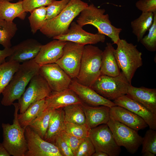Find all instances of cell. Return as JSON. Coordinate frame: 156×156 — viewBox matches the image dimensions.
I'll return each instance as SVG.
<instances>
[{
    "instance_id": "16",
    "label": "cell",
    "mask_w": 156,
    "mask_h": 156,
    "mask_svg": "<svg viewBox=\"0 0 156 156\" xmlns=\"http://www.w3.org/2000/svg\"><path fill=\"white\" fill-rule=\"evenodd\" d=\"M42 45L36 39L29 38L14 45L11 48L12 52L7 61L19 63L34 59Z\"/></svg>"
},
{
    "instance_id": "14",
    "label": "cell",
    "mask_w": 156,
    "mask_h": 156,
    "mask_svg": "<svg viewBox=\"0 0 156 156\" xmlns=\"http://www.w3.org/2000/svg\"><path fill=\"white\" fill-rule=\"evenodd\" d=\"M70 26V27L66 34L53 38L71 42L83 46L95 44L105 41V36L104 35L98 33L94 34L87 32L74 21L72 22Z\"/></svg>"
},
{
    "instance_id": "40",
    "label": "cell",
    "mask_w": 156,
    "mask_h": 156,
    "mask_svg": "<svg viewBox=\"0 0 156 156\" xmlns=\"http://www.w3.org/2000/svg\"><path fill=\"white\" fill-rule=\"evenodd\" d=\"M60 134L66 142L74 155V153L84 138L77 137L67 133L64 130L61 131Z\"/></svg>"
},
{
    "instance_id": "31",
    "label": "cell",
    "mask_w": 156,
    "mask_h": 156,
    "mask_svg": "<svg viewBox=\"0 0 156 156\" xmlns=\"http://www.w3.org/2000/svg\"><path fill=\"white\" fill-rule=\"evenodd\" d=\"M82 103L72 104L63 108L65 122L86 124L85 116Z\"/></svg>"
},
{
    "instance_id": "15",
    "label": "cell",
    "mask_w": 156,
    "mask_h": 156,
    "mask_svg": "<svg viewBox=\"0 0 156 156\" xmlns=\"http://www.w3.org/2000/svg\"><path fill=\"white\" fill-rule=\"evenodd\" d=\"M69 88L83 103L95 107L104 105L110 108L117 105L113 102L99 94L91 88L79 83L76 79L72 80Z\"/></svg>"
},
{
    "instance_id": "33",
    "label": "cell",
    "mask_w": 156,
    "mask_h": 156,
    "mask_svg": "<svg viewBox=\"0 0 156 156\" xmlns=\"http://www.w3.org/2000/svg\"><path fill=\"white\" fill-rule=\"evenodd\" d=\"M148 30V34L140 42L148 50L154 52L156 50V12L154 13L153 22Z\"/></svg>"
},
{
    "instance_id": "34",
    "label": "cell",
    "mask_w": 156,
    "mask_h": 156,
    "mask_svg": "<svg viewBox=\"0 0 156 156\" xmlns=\"http://www.w3.org/2000/svg\"><path fill=\"white\" fill-rule=\"evenodd\" d=\"M90 129L86 124H79L65 121L64 131L77 137L84 138L88 137Z\"/></svg>"
},
{
    "instance_id": "11",
    "label": "cell",
    "mask_w": 156,
    "mask_h": 156,
    "mask_svg": "<svg viewBox=\"0 0 156 156\" xmlns=\"http://www.w3.org/2000/svg\"><path fill=\"white\" fill-rule=\"evenodd\" d=\"M84 46L67 41L62 55L55 63L71 79H76L79 74Z\"/></svg>"
},
{
    "instance_id": "21",
    "label": "cell",
    "mask_w": 156,
    "mask_h": 156,
    "mask_svg": "<svg viewBox=\"0 0 156 156\" xmlns=\"http://www.w3.org/2000/svg\"><path fill=\"white\" fill-rule=\"evenodd\" d=\"M86 118V124L90 129L100 125L107 124L110 118V108L104 105L92 106L82 103Z\"/></svg>"
},
{
    "instance_id": "22",
    "label": "cell",
    "mask_w": 156,
    "mask_h": 156,
    "mask_svg": "<svg viewBox=\"0 0 156 156\" xmlns=\"http://www.w3.org/2000/svg\"><path fill=\"white\" fill-rule=\"evenodd\" d=\"M156 115V89L130 85L127 94Z\"/></svg>"
},
{
    "instance_id": "41",
    "label": "cell",
    "mask_w": 156,
    "mask_h": 156,
    "mask_svg": "<svg viewBox=\"0 0 156 156\" xmlns=\"http://www.w3.org/2000/svg\"><path fill=\"white\" fill-rule=\"evenodd\" d=\"M138 9L142 12H156V0H139L135 3Z\"/></svg>"
},
{
    "instance_id": "35",
    "label": "cell",
    "mask_w": 156,
    "mask_h": 156,
    "mask_svg": "<svg viewBox=\"0 0 156 156\" xmlns=\"http://www.w3.org/2000/svg\"><path fill=\"white\" fill-rule=\"evenodd\" d=\"M142 154L146 151H150L156 154V131L152 129L146 131L142 138Z\"/></svg>"
},
{
    "instance_id": "36",
    "label": "cell",
    "mask_w": 156,
    "mask_h": 156,
    "mask_svg": "<svg viewBox=\"0 0 156 156\" xmlns=\"http://www.w3.org/2000/svg\"><path fill=\"white\" fill-rule=\"evenodd\" d=\"M70 0L53 1L47 7V20L53 18L58 15L63 10Z\"/></svg>"
},
{
    "instance_id": "5",
    "label": "cell",
    "mask_w": 156,
    "mask_h": 156,
    "mask_svg": "<svg viewBox=\"0 0 156 156\" xmlns=\"http://www.w3.org/2000/svg\"><path fill=\"white\" fill-rule=\"evenodd\" d=\"M102 53L98 47L92 44L84 46L79 73L75 79L79 83L91 87L101 75Z\"/></svg>"
},
{
    "instance_id": "42",
    "label": "cell",
    "mask_w": 156,
    "mask_h": 156,
    "mask_svg": "<svg viewBox=\"0 0 156 156\" xmlns=\"http://www.w3.org/2000/svg\"><path fill=\"white\" fill-rule=\"evenodd\" d=\"M12 52L11 47L0 49V65L6 62V58L9 57Z\"/></svg>"
},
{
    "instance_id": "17",
    "label": "cell",
    "mask_w": 156,
    "mask_h": 156,
    "mask_svg": "<svg viewBox=\"0 0 156 156\" xmlns=\"http://www.w3.org/2000/svg\"><path fill=\"white\" fill-rule=\"evenodd\" d=\"M113 102L117 105L124 107L140 116L150 129L156 130V115L127 94L119 97Z\"/></svg>"
},
{
    "instance_id": "9",
    "label": "cell",
    "mask_w": 156,
    "mask_h": 156,
    "mask_svg": "<svg viewBox=\"0 0 156 156\" xmlns=\"http://www.w3.org/2000/svg\"><path fill=\"white\" fill-rule=\"evenodd\" d=\"M88 137L91 140L95 152L102 151L109 156H118L121 152L112 132L107 124H103L90 129Z\"/></svg>"
},
{
    "instance_id": "2",
    "label": "cell",
    "mask_w": 156,
    "mask_h": 156,
    "mask_svg": "<svg viewBox=\"0 0 156 156\" xmlns=\"http://www.w3.org/2000/svg\"><path fill=\"white\" fill-rule=\"evenodd\" d=\"M88 5L81 0H70L58 15L46 21L40 31L46 36L53 38L66 34L74 18Z\"/></svg>"
},
{
    "instance_id": "27",
    "label": "cell",
    "mask_w": 156,
    "mask_h": 156,
    "mask_svg": "<svg viewBox=\"0 0 156 156\" xmlns=\"http://www.w3.org/2000/svg\"><path fill=\"white\" fill-rule=\"evenodd\" d=\"M46 109L45 99L31 104L23 113L18 114L19 122L22 127L25 128Z\"/></svg>"
},
{
    "instance_id": "38",
    "label": "cell",
    "mask_w": 156,
    "mask_h": 156,
    "mask_svg": "<svg viewBox=\"0 0 156 156\" xmlns=\"http://www.w3.org/2000/svg\"><path fill=\"white\" fill-rule=\"evenodd\" d=\"M53 0H23L22 4L26 12L31 13L35 9L49 5Z\"/></svg>"
},
{
    "instance_id": "13",
    "label": "cell",
    "mask_w": 156,
    "mask_h": 156,
    "mask_svg": "<svg viewBox=\"0 0 156 156\" xmlns=\"http://www.w3.org/2000/svg\"><path fill=\"white\" fill-rule=\"evenodd\" d=\"M39 74L46 80L52 91L69 88L71 78L56 63L40 65Z\"/></svg>"
},
{
    "instance_id": "18",
    "label": "cell",
    "mask_w": 156,
    "mask_h": 156,
    "mask_svg": "<svg viewBox=\"0 0 156 156\" xmlns=\"http://www.w3.org/2000/svg\"><path fill=\"white\" fill-rule=\"evenodd\" d=\"M110 118L138 131L144 129L148 126L140 116L117 105L110 108Z\"/></svg>"
},
{
    "instance_id": "45",
    "label": "cell",
    "mask_w": 156,
    "mask_h": 156,
    "mask_svg": "<svg viewBox=\"0 0 156 156\" xmlns=\"http://www.w3.org/2000/svg\"><path fill=\"white\" fill-rule=\"evenodd\" d=\"M143 156H155V155L150 151H146L142 153Z\"/></svg>"
},
{
    "instance_id": "24",
    "label": "cell",
    "mask_w": 156,
    "mask_h": 156,
    "mask_svg": "<svg viewBox=\"0 0 156 156\" xmlns=\"http://www.w3.org/2000/svg\"><path fill=\"white\" fill-rule=\"evenodd\" d=\"M64 129V114L63 108L55 109L51 117L44 139L54 144L56 137Z\"/></svg>"
},
{
    "instance_id": "46",
    "label": "cell",
    "mask_w": 156,
    "mask_h": 156,
    "mask_svg": "<svg viewBox=\"0 0 156 156\" xmlns=\"http://www.w3.org/2000/svg\"><path fill=\"white\" fill-rule=\"evenodd\" d=\"M8 0V1H12L13 0Z\"/></svg>"
},
{
    "instance_id": "25",
    "label": "cell",
    "mask_w": 156,
    "mask_h": 156,
    "mask_svg": "<svg viewBox=\"0 0 156 156\" xmlns=\"http://www.w3.org/2000/svg\"><path fill=\"white\" fill-rule=\"evenodd\" d=\"M26 14L23 8L22 0L12 3L7 0H0V18L1 19L10 22H13L16 17L24 20Z\"/></svg>"
},
{
    "instance_id": "8",
    "label": "cell",
    "mask_w": 156,
    "mask_h": 156,
    "mask_svg": "<svg viewBox=\"0 0 156 156\" xmlns=\"http://www.w3.org/2000/svg\"><path fill=\"white\" fill-rule=\"evenodd\" d=\"M107 124L118 146H124L131 154L137 152L142 141L138 131L110 118Z\"/></svg>"
},
{
    "instance_id": "32",
    "label": "cell",
    "mask_w": 156,
    "mask_h": 156,
    "mask_svg": "<svg viewBox=\"0 0 156 156\" xmlns=\"http://www.w3.org/2000/svg\"><path fill=\"white\" fill-rule=\"evenodd\" d=\"M47 7H41L35 9L30 13L28 19L33 34H35L40 30L47 20Z\"/></svg>"
},
{
    "instance_id": "19",
    "label": "cell",
    "mask_w": 156,
    "mask_h": 156,
    "mask_svg": "<svg viewBox=\"0 0 156 156\" xmlns=\"http://www.w3.org/2000/svg\"><path fill=\"white\" fill-rule=\"evenodd\" d=\"M66 42L54 39L45 44L42 45L34 58L35 62L40 65L55 63L62 55Z\"/></svg>"
},
{
    "instance_id": "6",
    "label": "cell",
    "mask_w": 156,
    "mask_h": 156,
    "mask_svg": "<svg viewBox=\"0 0 156 156\" xmlns=\"http://www.w3.org/2000/svg\"><path fill=\"white\" fill-rule=\"evenodd\" d=\"M114 53L120 69L131 85L132 79L137 69L143 64L142 53L137 46L129 43L125 40L120 39Z\"/></svg>"
},
{
    "instance_id": "39",
    "label": "cell",
    "mask_w": 156,
    "mask_h": 156,
    "mask_svg": "<svg viewBox=\"0 0 156 156\" xmlns=\"http://www.w3.org/2000/svg\"><path fill=\"white\" fill-rule=\"evenodd\" d=\"M54 144L57 148L62 156H74L68 144L60 134L56 137Z\"/></svg>"
},
{
    "instance_id": "30",
    "label": "cell",
    "mask_w": 156,
    "mask_h": 156,
    "mask_svg": "<svg viewBox=\"0 0 156 156\" xmlns=\"http://www.w3.org/2000/svg\"><path fill=\"white\" fill-rule=\"evenodd\" d=\"M20 64L14 61H7L0 65V95L10 82Z\"/></svg>"
},
{
    "instance_id": "1",
    "label": "cell",
    "mask_w": 156,
    "mask_h": 156,
    "mask_svg": "<svg viewBox=\"0 0 156 156\" xmlns=\"http://www.w3.org/2000/svg\"><path fill=\"white\" fill-rule=\"evenodd\" d=\"M40 65L34 59L20 64L10 82L3 91L1 104L10 106L21 97L32 78L39 73Z\"/></svg>"
},
{
    "instance_id": "28",
    "label": "cell",
    "mask_w": 156,
    "mask_h": 156,
    "mask_svg": "<svg viewBox=\"0 0 156 156\" xmlns=\"http://www.w3.org/2000/svg\"><path fill=\"white\" fill-rule=\"evenodd\" d=\"M55 109L51 108L46 109L29 126L43 139L46 134L51 117Z\"/></svg>"
},
{
    "instance_id": "26",
    "label": "cell",
    "mask_w": 156,
    "mask_h": 156,
    "mask_svg": "<svg viewBox=\"0 0 156 156\" xmlns=\"http://www.w3.org/2000/svg\"><path fill=\"white\" fill-rule=\"evenodd\" d=\"M153 18L154 13L142 12L139 17L131 22L132 32L136 37L138 42H140L151 27Z\"/></svg>"
},
{
    "instance_id": "29",
    "label": "cell",
    "mask_w": 156,
    "mask_h": 156,
    "mask_svg": "<svg viewBox=\"0 0 156 156\" xmlns=\"http://www.w3.org/2000/svg\"><path fill=\"white\" fill-rule=\"evenodd\" d=\"M18 29L13 22L6 21L0 18V44L4 48L11 47V40Z\"/></svg>"
},
{
    "instance_id": "10",
    "label": "cell",
    "mask_w": 156,
    "mask_h": 156,
    "mask_svg": "<svg viewBox=\"0 0 156 156\" xmlns=\"http://www.w3.org/2000/svg\"><path fill=\"white\" fill-rule=\"evenodd\" d=\"M52 90L44 79L39 73L34 75L18 100L20 113H23L32 103L44 99Z\"/></svg>"
},
{
    "instance_id": "43",
    "label": "cell",
    "mask_w": 156,
    "mask_h": 156,
    "mask_svg": "<svg viewBox=\"0 0 156 156\" xmlns=\"http://www.w3.org/2000/svg\"><path fill=\"white\" fill-rule=\"evenodd\" d=\"M10 155L3 146L2 143H0V156H10Z\"/></svg>"
},
{
    "instance_id": "12",
    "label": "cell",
    "mask_w": 156,
    "mask_h": 156,
    "mask_svg": "<svg viewBox=\"0 0 156 156\" xmlns=\"http://www.w3.org/2000/svg\"><path fill=\"white\" fill-rule=\"evenodd\" d=\"M27 150L25 156H62L54 144L42 138L29 126L25 129Z\"/></svg>"
},
{
    "instance_id": "7",
    "label": "cell",
    "mask_w": 156,
    "mask_h": 156,
    "mask_svg": "<svg viewBox=\"0 0 156 156\" xmlns=\"http://www.w3.org/2000/svg\"><path fill=\"white\" fill-rule=\"evenodd\" d=\"M131 85L121 72L115 77L101 75L90 88L105 98L114 101L126 94Z\"/></svg>"
},
{
    "instance_id": "3",
    "label": "cell",
    "mask_w": 156,
    "mask_h": 156,
    "mask_svg": "<svg viewBox=\"0 0 156 156\" xmlns=\"http://www.w3.org/2000/svg\"><path fill=\"white\" fill-rule=\"evenodd\" d=\"M105 12L104 9L98 8L92 3L81 12L77 23L82 27L87 25L94 26L98 33L108 36L113 44H116L120 39L119 34L122 29L113 25L109 15L105 14Z\"/></svg>"
},
{
    "instance_id": "23",
    "label": "cell",
    "mask_w": 156,
    "mask_h": 156,
    "mask_svg": "<svg viewBox=\"0 0 156 156\" xmlns=\"http://www.w3.org/2000/svg\"><path fill=\"white\" fill-rule=\"evenodd\" d=\"M103 51L101 68V75L115 77L121 73L114 52L115 49L110 42L106 43Z\"/></svg>"
},
{
    "instance_id": "44",
    "label": "cell",
    "mask_w": 156,
    "mask_h": 156,
    "mask_svg": "<svg viewBox=\"0 0 156 156\" xmlns=\"http://www.w3.org/2000/svg\"><path fill=\"white\" fill-rule=\"evenodd\" d=\"M92 156H109L108 155L102 151L95 152L92 155Z\"/></svg>"
},
{
    "instance_id": "20",
    "label": "cell",
    "mask_w": 156,
    "mask_h": 156,
    "mask_svg": "<svg viewBox=\"0 0 156 156\" xmlns=\"http://www.w3.org/2000/svg\"><path fill=\"white\" fill-rule=\"evenodd\" d=\"M46 109H57L68 105L83 102L76 94L68 88L59 91H52L45 99Z\"/></svg>"
},
{
    "instance_id": "4",
    "label": "cell",
    "mask_w": 156,
    "mask_h": 156,
    "mask_svg": "<svg viewBox=\"0 0 156 156\" xmlns=\"http://www.w3.org/2000/svg\"><path fill=\"white\" fill-rule=\"evenodd\" d=\"M14 107L13 123H2L3 145L10 155L25 156L27 150L25 135V128L20 125L18 118L19 110L18 103H13Z\"/></svg>"
},
{
    "instance_id": "37",
    "label": "cell",
    "mask_w": 156,
    "mask_h": 156,
    "mask_svg": "<svg viewBox=\"0 0 156 156\" xmlns=\"http://www.w3.org/2000/svg\"><path fill=\"white\" fill-rule=\"evenodd\" d=\"M95 152L94 146L88 137L84 138L74 153V156H91Z\"/></svg>"
}]
</instances>
